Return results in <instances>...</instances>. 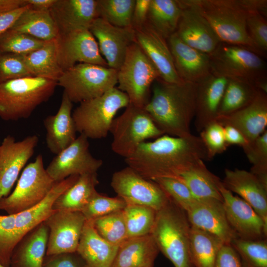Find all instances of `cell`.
<instances>
[{"instance_id":"cell-1","label":"cell","mask_w":267,"mask_h":267,"mask_svg":"<svg viewBox=\"0 0 267 267\" xmlns=\"http://www.w3.org/2000/svg\"><path fill=\"white\" fill-rule=\"evenodd\" d=\"M210 161L199 136L192 134L176 137L163 134L152 141L140 144L125 158L127 166L151 180L159 178L178 179L201 161Z\"/></svg>"},{"instance_id":"cell-2","label":"cell","mask_w":267,"mask_h":267,"mask_svg":"<svg viewBox=\"0 0 267 267\" xmlns=\"http://www.w3.org/2000/svg\"><path fill=\"white\" fill-rule=\"evenodd\" d=\"M197 86L184 81L169 83L159 78L154 81L151 96L144 109L164 134L182 137L191 134Z\"/></svg>"},{"instance_id":"cell-3","label":"cell","mask_w":267,"mask_h":267,"mask_svg":"<svg viewBox=\"0 0 267 267\" xmlns=\"http://www.w3.org/2000/svg\"><path fill=\"white\" fill-rule=\"evenodd\" d=\"M177 0L180 6L190 7L202 15L221 42L245 47L260 55L248 35L246 21L254 12L267 17L266 0Z\"/></svg>"},{"instance_id":"cell-4","label":"cell","mask_w":267,"mask_h":267,"mask_svg":"<svg viewBox=\"0 0 267 267\" xmlns=\"http://www.w3.org/2000/svg\"><path fill=\"white\" fill-rule=\"evenodd\" d=\"M190 227L185 211L170 198L157 211L150 234L159 252L175 267H194L190 250Z\"/></svg>"},{"instance_id":"cell-5","label":"cell","mask_w":267,"mask_h":267,"mask_svg":"<svg viewBox=\"0 0 267 267\" xmlns=\"http://www.w3.org/2000/svg\"><path fill=\"white\" fill-rule=\"evenodd\" d=\"M57 81L29 76L0 83V118L15 121L29 118L53 95Z\"/></svg>"},{"instance_id":"cell-6","label":"cell","mask_w":267,"mask_h":267,"mask_svg":"<svg viewBox=\"0 0 267 267\" xmlns=\"http://www.w3.org/2000/svg\"><path fill=\"white\" fill-rule=\"evenodd\" d=\"M129 104L127 94L117 87L80 103L72 112L77 132L89 139L106 137L117 112Z\"/></svg>"},{"instance_id":"cell-7","label":"cell","mask_w":267,"mask_h":267,"mask_svg":"<svg viewBox=\"0 0 267 267\" xmlns=\"http://www.w3.org/2000/svg\"><path fill=\"white\" fill-rule=\"evenodd\" d=\"M159 73L140 46L134 42L127 48L118 70L117 87L128 96L130 104L144 108L150 98V90Z\"/></svg>"},{"instance_id":"cell-8","label":"cell","mask_w":267,"mask_h":267,"mask_svg":"<svg viewBox=\"0 0 267 267\" xmlns=\"http://www.w3.org/2000/svg\"><path fill=\"white\" fill-rule=\"evenodd\" d=\"M211 73L254 84L267 77V63L261 56L242 46L221 42L209 54Z\"/></svg>"},{"instance_id":"cell-9","label":"cell","mask_w":267,"mask_h":267,"mask_svg":"<svg viewBox=\"0 0 267 267\" xmlns=\"http://www.w3.org/2000/svg\"><path fill=\"white\" fill-rule=\"evenodd\" d=\"M109 133L112 135V150L125 159L146 140L164 134L144 108L130 104L121 115L114 119Z\"/></svg>"},{"instance_id":"cell-10","label":"cell","mask_w":267,"mask_h":267,"mask_svg":"<svg viewBox=\"0 0 267 267\" xmlns=\"http://www.w3.org/2000/svg\"><path fill=\"white\" fill-rule=\"evenodd\" d=\"M117 73L108 67L78 63L64 71L57 83L73 103H80L98 97L115 87Z\"/></svg>"},{"instance_id":"cell-11","label":"cell","mask_w":267,"mask_h":267,"mask_svg":"<svg viewBox=\"0 0 267 267\" xmlns=\"http://www.w3.org/2000/svg\"><path fill=\"white\" fill-rule=\"evenodd\" d=\"M56 182L47 173L43 155L39 154L24 168L13 191L0 200V210L11 215L30 209L44 199Z\"/></svg>"},{"instance_id":"cell-12","label":"cell","mask_w":267,"mask_h":267,"mask_svg":"<svg viewBox=\"0 0 267 267\" xmlns=\"http://www.w3.org/2000/svg\"><path fill=\"white\" fill-rule=\"evenodd\" d=\"M110 185L127 205L147 206L157 211L170 200L158 183L143 178L128 166L113 173Z\"/></svg>"},{"instance_id":"cell-13","label":"cell","mask_w":267,"mask_h":267,"mask_svg":"<svg viewBox=\"0 0 267 267\" xmlns=\"http://www.w3.org/2000/svg\"><path fill=\"white\" fill-rule=\"evenodd\" d=\"M89 138L83 134L52 159L45 169L55 182L71 176L97 173L103 161L94 157L89 149Z\"/></svg>"},{"instance_id":"cell-14","label":"cell","mask_w":267,"mask_h":267,"mask_svg":"<svg viewBox=\"0 0 267 267\" xmlns=\"http://www.w3.org/2000/svg\"><path fill=\"white\" fill-rule=\"evenodd\" d=\"M39 141V137L35 134L19 141L8 135L0 142V200L10 193L20 173L34 154Z\"/></svg>"},{"instance_id":"cell-15","label":"cell","mask_w":267,"mask_h":267,"mask_svg":"<svg viewBox=\"0 0 267 267\" xmlns=\"http://www.w3.org/2000/svg\"><path fill=\"white\" fill-rule=\"evenodd\" d=\"M56 43L58 62L63 71L78 63L108 67L89 29L58 35Z\"/></svg>"},{"instance_id":"cell-16","label":"cell","mask_w":267,"mask_h":267,"mask_svg":"<svg viewBox=\"0 0 267 267\" xmlns=\"http://www.w3.org/2000/svg\"><path fill=\"white\" fill-rule=\"evenodd\" d=\"M86 219L81 212L56 211L44 221L48 228L46 255L76 252Z\"/></svg>"},{"instance_id":"cell-17","label":"cell","mask_w":267,"mask_h":267,"mask_svg":"<svg viewBox=\"0 0 267 267\" xmlns=\"http://www.w3.org/2000/svg\"><path fill=\"white\" fill-rule=\"evenodd\" d=\"M228 223L239 238L256 240L267 238V224L241 198L233 195L222 183L219 188Z\"/></svg>"},{"instance_id":"cell-18","label":"cell","mask_w":267,"mask_h":267,"mask_svg":"<svg viewBox=\"0 0 267 267\" xmlns=\"http://www.w3.org/2000/svg\"><path fill=\"white\" fill-rule=\"evenodd\" d=\"M95 39L101 54L108 66L118 71L129 46L135 42L133 27H118L100 18H96L89 29Z\"/></svg>"},{"instance_id":"cell-19","label":"cell","mask_w":267,"mask_h":267,"mask_svg":"<svg viewBox=\"0 0 267 267\" xmlns=\"http://www.w3.org/2000/svg\"><path fill=\"white\" fill-rule=\"evenodd\" d=\"M185 212L191 225L217 236L225 244L238 238L228 223L222 201L196 199Z\"/></svg>"},{"instance_id":"cell-20","label":"cell","mask_w":267,"mask_h":267,"mask_svg":"<svg viewBox=\"0 0 267 267\" xmlns=\"http://www.w3.org/2000/svg\"><path fill=\"white\" fill-rule=\"evenodd\" d=\"M134 30L135 43L154 65L159 78L169 83L182 82L176 70L167 40L147 22Z\"/></svg>"},{"instance_id":"cell-21","label":"cell","mask_w":267,"mask_h":267,"mask_svg":"<svg viewBox=\"0 0 267 267\" xmlns=\"http://www.w3.org/2000/svg\"><path fill=\"white\" fill-rule=\"evenodd\" d=\"M216 121L223 126L235 128L244 136L248 145L252 144L267 130V93L259 90L247 106L230 114L219 116Z\"/></svg>"},{"instance_id":"cell-22","label":"cell","mask_w":267,"mask_h":267,"mask_svg":"<svg viewBox=\"0 0 267 267\" xmlns=\"http://www.w3.org/2000/svg\"><path fill=\"white\" fill-rule=\"evenodd\" d=\"M167 40L176 70L181 80L197 84L211 74L208 54L185 44L176 33Z\"/></svg>"},{"instance_id":"cell-23","label":"cell","mask_w":267,"mask_h":267,"mask_svg":"<svg viewBox=\"0 0 267 267\" xmlns=\"http://www.w3.org/2000/svg\"><path fill=\"white\" fill-rule=\"evenodd\" d=\"M180 7L182 11L176 32L177 36L188 45L210 54L221 42L220 39L198 12L189 6Z\"/></svg>"},{"instance_id":"cell-24","label":"cell","mask_w":267,"mask_h":267,"mask_svg":"<svg viewBox=\"0 0 267 267\" xmlns=\"http://www.w3.org/2000/svg\"><path fill=\"white\" fill-rule=\"evenodd\" d=\"M49 10L58 35H64L89 29L97 18L96 0H56Z\"/></svg>"},{"instance_id":"cell-25","label":"cell","mask_w":267,"mask_h":267,"mask_svg":"<svg viewBox=\"0 0 267 267\" xmlns=\"http://www.w3.org/2000/svg\"><path fill=\"white\" fill-rule=\"evenodd\" d=\"M223 186L248 203L267 224V186L251 172L225 169Z\"/></svg>"},{"instance_id":"cell-26","label":"cell","mask_w":267,"mask_h":267,"mask_svg":"<svg viewBox=\"0 0 267 267\" xmlns=\"http://www.w3.org/2000/svg\"><path fill=\"white\" fill-rule=\"evenodd\" d=\"M73 103L63 92L58 111L44 120L45 142L49 150L57 155L76 138V128L72 117Z\"/></svg>"},{"instance_id":"cell-27","label":"cell","mask_w":267,"mask_h":267,"mask_svg":"<svg viewBox=\"0 0 267 267\" xmlns=\"http://www.w3.org/2000/svg\"><path fill=\"white\" fill-rule=\"evenodd\" d=\"M227 81L211 74L197 84L194 125L197 132L216 121Z\"/></svg>"},{"instance_id":"cell-28","label":"cell","mask_w":267,"mask_h":267,"mask_svg":"<svg viewBox=\"0 0 267 267\" xmlns=\"http://www.w3.org/2000/svg\"><path fill=\"white\" fill-rule=\"evenodd\" d=\"M48 237V228L43 222L16 244L11 256L10 267H43Z\"/></svg>"},{"instance_id":"cell-29","label":"cell","mask_w":267,"mask_h":267,"mask_svg":"<svg viewBox=\"0 0 267 267\" xmlns=\"http://www.w3.org/2000/svg\"><path fill=\"white\" fill-rule=\"evenodd\" d=\"M159 252L150 234L128 238L119 245L110 267H154Z\"/></svg>"},{"instance_id":"cell-30","label":"cell","mask_w":267,"mask_h":267,"mask_svg":"<svg viewBox=\"0 0 267 267\" xmlns=\"http://www.w3.org/2000/svg\"><path fill=\"white\" fill-rule=\"evenodd\" d=\"M118 246L102 238L95 230L91 220H86L76 252L88 267H110Z\"/></svg>"},{"instance_id":"cell-31","label":"cell","mask_w":267,"mask_h":267,"mask_svg":"<svg viewBox=\"0 0 267 267\" xmlns=\"http://www.w3.org/2000/svg\"><path fill=\"white\" fill-rule=\"evenodd\" d=\"M98 183L97 173L79 176L77 181L56 199L53 209L81 212L97 191Z\"/></svg>"},{"instance_id":"cell-32","label":"cell","mask_w":267,"mask_h":267,"mask_svg":"<svg viewBox=\"0 0 267 267\" xmlns=\"http://www.w3.org/2000/svg\"><path fill=\"white\" fill-rule=\"evenodd\" d=\"M184 183L195 199L223 201L219 188L222 180L206 167L204 161L182 173L178 179Z\"/></svg>"},{"instance_id":"cell-33","label":"cell","mask_w":267,"mask_h":267,"mask_svg":"<svg viewBox=\"0 0 267 267\" xmlns=\"http://www.w3.org/2000/svg\"><path fill=\"white\" fill-rule=\"evenodd\" d=\"M23 56L33 76L58 81L63 73L57 60L56 39L46 42L40 48Z\"/></svg>"},{"instance_id":"cell-34","label":"cell","mask_w":267,"mask_h":267,"mask_svg":"<svg viewBox=\"0 0 267 267\" xmlns=\"http://www.w3.org/2000/svg\"><path fill=\"white\" fill-rule=\"evenodd\" d=\"M10 29L44 42L55 39L58 35L49 10H36L30 7L21 14Z\"/></svg>"},{"instance_id":"cell-35","label":"cell","mask_w":267,"mask_h":267,"mask_svg":"<svg viewBox=\"0 0 267 267\" xmlns=\"http://www.w3.org/2000/svg\"><path fill=\"white\" fill-rule=\"evenodd\" d=\"M182 11L177 0H150L147 22L167 40L176 33Z\"/></svg>"},{"instance_id":"cell-36","label":"cell","mask_w":267,"mask_h":267,"mask_svg":"<svg viewBox=\"0 0 267 267\" xmlns=\"http://www.w3.org/2000/svg\"><path fill=\"white\" fill-rule=\"evenodd\" d=\"M224 244L217 236L191 225L190 250L194 267H213Z\"/></svg>"},{"instance_id":"cell-37","label":"cell","mask_w":267,"mask_h":267,"mask_svg":"<svg viewBox=\"0 0 267 267\" xmlns=\"http://www.w3.org/2000/svg\"><path fill=\"white\" fill-rule=\"evenodd\" d=\"M258 92L254 85L248 82L228 79L218 117L230 114L247 106L254 99Z\"/></svg>"},{"instance_id":"cell-38","label":"cell","mask_w":267,"mask_h":267,"mask_svg":"<svg viewBox=\"0 0 267 267\" xmlns=\"http://www.w3.org/2000/svg\"><path fill=\"white\" fill-rule=\"evenodd\" d=\"M135 2V0H96L97 17L116 27H132Z\"/></svg>"},{"instance_id":"cell-39","label":"cell","mask_w":267,"mask_h":267,"mask_svg":"<svg viewBox=\"0 0 267 267\" xmlns=\"http://www.w3.org/2000/svg\"><path fill=\"white\" fill-rule=\"evenodd\" d=\"M123 213L128 238L142 236L151 233L157 211L145 206L127 205Z\"/></svg>"},{"instance_id":"cell-40","label":"cell","mask_w":267,"mask_h":267,"mask_svg":"<svg viewBox=\"0 0 267 267\" xmlns=\"http://www.w3.org/2000/svg\"><path fill=\"white\" fill-rule=\"evenodd\" d=\"M90 220L97 233L112 244L119 246L128 238L123 210Z\"/></svg>"},{"instance_id":"cell-41","label":"cell","mask_w":267,"mask_h":267,"mask_svg":"<svg viewBox=\"0 0 267 267\" xmlns=\"http://www.w3.org/2000/svg\"><path fill=\"white\" fill-rule=\"evenodd\" d=\"M239 256L241 267H267V239L247 240L237 238L230 243Z\"/></svg>"},{"instance_id":"cell-42","label":"cell","mask_w":267,"mask_h":267,"mask_svg":"<svg viewBox=\"0 0 267 267\" xmlns=\"http://www.w3.org/2000/svg\"><path fill=\"white\" fill-rule=\"evenodd\" d=\"M45 42L9 29L0 36V52L24 55L40 48Z\"/></svg>"},{"instance_id":"cell-43","label":"cell","mask_w":267,"mask_h":267,"mask_svg":"<svg viewBox=\"0 0 267 267\" xmlns=\"http://www.w3.org/2000/svg\"><path fill=\"white\" fill-rule=\"evenodd\" d=\"M243 149L252 164L250 172L267 186V130Z\"/></svg>"},{"instance_id":"cell-44","label":"cell","mask_w":267,"mask_h":267,"mask_svg":"<svg viewBox=\"0 0 267 267\" xmlns=\"http://www.w3.org/2000/svg\"><path fill=\"white\" fill-rule=\"evenodd\" d=\"M126 206L124 200L117 196L108 197L96 191L81 212L86 220H90L123 210Z\"/></svg>"},{"instance_id":"cell-45","label":"cell","mask_w":267,"mask_h":267,"mask_svg":"<svg viewBox=\"0 0 267 267\" xmlns=\"http://www.w3.org/2000/svg\"><path fill=\"white\" fill-rule=\"evenodd\" d=\"M158 183L178 206L186 211L196 200L187 186L174 178H159L153 180Z\"/></svg>"},{"instance_id":"cell-46","label":"cell","mask_w":267,"mask_h":267,"mask_svg":"<svg viewBox=\"0 0 267 267\" xmlns=\"http://www.w3.org/2000/svg\"><path fill=\"white\" fill-rule=\"evenodd\" d=\"M199 137L207 150L209 160L225 151L228 147L224 137L223 126L217 121L205 127L200 132Z\"/></svg>"},{"instance_id":"cell-47","label":"cell","mask_w":267,"mask_h":267,"mask_svg":"<svg viewBox=\"0 0 267 267\" xmlns=\"http://www.w3.org/2000/svg\"><path fill=\"white\" fill-rule=\"evenodd\" d=\"M29 76L23 55L0 52V83Z\"/></svg>"},{"instance_id":"cell-48","label":"cell","mask_w":267,"mask_h":267,"mask_svg":"<svg viewBox=\"0 0 267 267\" xmlns=\"http://www.w3.org/2000/svg\"><path fill=\"white\" fill-rule=\"evenodd\" d=\"M249 37L262 57L267 51V22L266 17L259 12L251 13L246 21Z\"/></svg>"},{"instance_id":"cell-49","label":"cell","mask_w":267,"mask_h":267,"mask_svg":"<svg viewBox=\"0 0 267 267\" xmlns=\"http://www.w3.org/2000/svg\"><path fill=\"white\" fill-rule=\"evenodd\" d=\"M43 267H88L77 252L45 255Z\"/></svg>"},{"instance_id":"cell-50","label":"cell","mask_w":267,"mask_h":267,"mask_svg":"<svg viewBox=\"0 0 267 267\" xmlns=\"http://www.w3.org/2000/svg\"><path fill=\"white\" fill-rule=\"evenodd\" d=\"M213 267H241L239 256L230 244L222 247Z\"/></svg>"},{"instance_id":"cell-51","label":"cell","mask_w":267,"mask_h":267,"mask_svg":"<svg viewBox=\"0 0 267 267\" xmlns=\"http://www.w3.org/2000/svg\"><path fill=\"white\" fill-rule=\"evenodd\" d=\"M150 3V0H135L132 19L134 29L142 26L147 22Z\"/></svg>"},{"instance_id":"cell-52","label":"cell","mask_w":267,"mask_h":267,"mask_svg":"<svg viewBox=\"0 0 267 267\" xmlns=\"http://www.w3.org/2000/svg\"><path fill=\"white\" fill-rule=\"evenodd\" d=\"M29 7L25 6L8 12H0V36L10 29L21 14Z\"/></svg>"},{"instance_id":"cell-53","label":"cell","mask_w":267,"mask_h":267,"mask_svg":"<svg viewBox=\"0 0 267 267\" xmlns=\"http://www.w3.org/2000/svg\"><path fill=\"white\" fill-rule=\"evenodd\" d=\"M223 128L225 141L228 146L237 145L244 149L248 145L244 136L236 129L231 126H225Z\"/></svg>"},{"instance_id":"cell-54","label":"cell","mask_w":267,"mask_h":267,"mask_svg":"<svg viewBox=\"0 0 267 267\" xmlns=\"http://www.w3.org/2000/svg\"><path fill=\"white\" fill-rule=\"evenodd\" d=\"M27 5L25 0H0V12H8Z\"/></svg>"},{"instance_id":"cell-55","label":"cell","mask_w":267,"mask_h":267,"mask_svg":"<svg viewBox=\"0 0 267 267\" xmlns=\"http://www.w3.org/2000/svg\"><path fill=\"white\" fill-rule=\"evenodd\" d=\"M56 0H25L30 8L36 10H49Z\"/></svg>"},{"instance_id":"cell-56","label":"cell","mask_w":267,"mask_h":267,"mask_svg":"<svg viewBox=\"0 0 267 267\" xmlns=\"http://www.w3.org/2000/svg\"><path fill=\"white\" fill-rule=\"evenodd\" d=\"M254 86L260 91L267 93V77L260 79L255 84Z\"/></svg>"},{"instance_id":"cell-57","label":"cell","mask_w":267,"mask_h":267,"mask_svg":"<svg viewBox=\"0 0 267 267\" xmlns=\"http://www.w3.org/2000/svg\"><path fill=\"white\" fill-rule=\"evenodd\" d=\"M0 267H5L3 266V265H2L0 263Z\"/></svg>"},{"instance_id":"cell-58","label":"cell","mask_w":267,"mask_h":267,"mask_svg":"<svg viewBox=\"0 0 267 267\" xmlns=\"http://www.w3.org/2000/svg\"></svg>"}]
</instances>
